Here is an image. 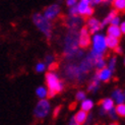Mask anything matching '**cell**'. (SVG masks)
Instances as JSON below:
<instances>
[{
  "instance_id": "1",
  "label": "cell",
  "mask_w": 125,
  "mask_h": 125,
  "mask_svg": "<svg viewBox=\"0 0 125 125\" xmlns=\"http://www.w3.org/2000/svg\"><path fill=\"white\" fill-rule=\"evenodd\" d=\"M79 52L78 47V32L74 30H69L64 45V55L67 59H72L76 57L77 53Z\"/></svg>"
},
{
  "instance_id": "2",
  "label": "cell",
  "mask_w": 125,
  "mask_h": 125,
  "mask_svg": "<svg viewBox=\"0 0 125 125\" xmlns=\"http://www.w3.org/2000/svg\"><path fill=\"white\" fill-rule=\"evenodd\" d=\"M46 83L48 86V97L53 98L56 94L61 93L64 89L63 82L59 78L58 74L54 71H49L46 74Z\"/></svg>"
},
{
  "instance_id": "3",
  "label": "cell",
  "mask_w": 125,
  "mask_h": 125,
  "mask_svg": "<svg viewBox=\"0 0 125 125\" xmlns=\"http://www.w3.org/2000/svg\"><path fill=\"white\" fill-rule=\"evenodd\" d=\"M33 21L36 24V27L45 35V37L48 40L51 39V36H52L51 21L46 20V18L43 16V14H41V13H35L33 15Z\"/></svg>"
},
{
  "instance_id": "4",
  "label": "cell",
  "mask_w": 125,
  "mask_h": 125,
  "mask_svg": "<svg viewBox=\"0 0 125 125\" xmlns=\"http://www.w3.org/2000/svg\"><path fill=\"white\" fill-rule=\"evenodd\" d=\"M64 74H65V77L68 80L78 82V83L83 82L84 77L86 76L85 74H83V71L80 70L78 64H74V63H68L67 65H65Z\"/></svg>"
},
{
  "instance_id": "5",
  "label": "cell",
  "mask_w": 125,
  "mask_h": 125,
  "mask_svg": "<svg viewBox=\"0 0 125 125\" xmlns=\"http://www.w3.org/2000/svg\"><path fill=\"white\" fill-rule=\"evenodd\" d=\"M107 49L106 46V38L101 34H96L93 38V49L91 54L94 57H104L105 51Z\"/></svg>"
},
{
  "instance_id": "6",
  "label": "cell",
  "mask_w": 125,
  "mask_h": 125,
  "mask_svg": "<svg viewBox=\"0 0 125 125\" xmlns=\"http://www.w3.org/2000/svg\"><path fill=\"white\" fill-rule=\"evenodd\" d=\"M50 103L48 100H41L38 102V104L36 105V108L34 110V115L36 118L38 119H43L48 116V114L50 113Z\"/></svg>"
},
{
  "instance_id": "7",
  "label": "cell",
  "mask_w": 125,
  "mask_h": 125,
  "mask_svg": "<svg viewBox=\"0 0 125 125\" xmlns=\"http://www.w3.org/2000/svg\"><path fill=\"white\" fill-rule=\"evenodd\" d=\"M76 9L78 15L87 16V17H91V15L94 12L93 6L90 4L89 0H82L78 4H76Z\"/></svg>"
},
{
  "instance_id": "8",
  "label": "cell",
  "mask_w": 125,
  "mask_h": 125,
  "mask_svg": "<svg viewBox=\"0 0 125 125\" xmlns=\"http://www.w3.org/2000/svg\"><path fill=\"white\" fill-rule=\"evenodd\" d=\"M60 12H61L60 6L58 4H52V5L48 6V7L44 10L43 16L45 17L46 20H48L49 21H51L60 15Z\"/></svg>"
},
{
  "instance_id": "9",
  "label": "cell",
  "mask_w": 125,
  "mask_h": 125,
  "mask_svg": "<svg viewBox=\"0 0 125 125\" xmlns=\"http://www.w3.org/2000/svg\"><path fill=\"white\" fill-rule=\"evenodd\" d=\"M91 44V37L86 27L80 28L78 32V47L80 48H87Z\"/></svg>"
},
{
  "instance_id": "10",
  "label": "cell",
  "mask_w": 125,
  "mask_h": 125,
  "mask_svg": "<svg viewBox=\"0 0 125 125\" xmlns=\"http://www.w3.org/2000/svg\"><path fill=\"white\" fill-rule=\"evenodd\" d=\"M87 31H89L90 35L94 34L96 35L100 30L102 29V24L100 22L97 18H90L89 21H87V27H86Z\"/></svg>"
},
{
  "instance_id": "11",
  "label": "cell",
  "mask_w": 125,
  "mask_h": 125,
  "mask_svg": "<svg viewBox=\"0 0 125 125\" xmlns=\"http://www.w3.org/2000/svg\"><path fill=\"white\" fill-rule=\"evenodd\" d=\"M83 22V20L82 17H79L78 15L76 16H69L67 18V26L70 30L77 31L78 28L82 27V24Z\"/></svg>"
},
{
  "instance_id": "12",
  "label": "cell",
  "mask_w": 125,
  "mask_h": 125,
  "mask_svg": "<svg viewBox=\"0 0 125 125\" xmlns=\"http://www.w3.org/2000/svg\"><path fill=\"white\" fill-rule=\"evenodd\" d=\"M96 75L99 79V82H108V80H110L112 77V71L105 67L103 69L99 70L96 73Z\"/></svg>"
},
{
  "instance_id": "13",
  "label": "cell",
  "mask_w": 125,
  "mask_h": 125,
  "mask_svg": "<svg viewBox=\"0 0 125 125\" xmlns=\"http://www.w3.org/2000/svg\"><path fill=\"white\" fill-rule=\"evenodd\" d=\"M114 109V101L112 99H104L101 102V113L105 114Z\"/></svg>"
},
{
  "instance_id": "14",
  "label": "cell",
  "mask_w": 125,
  "mask_h": 125,
  "mask_svg": "<svg viewBox=\"0 0 125 125\" xmlns=\"http://www.w3.org/2000/svg\"><path fill=\"white\" fill-rule=\"evenodd\" d=\"M107 34H108V37L115 38V39H119L122 35L119 27H116V26H109L107 30Z\"/></svg>"
},
{
  "instance_id": "15",
  "label": "cell",
  "mask_w": 125,
  "mask_h": 125,
  "mask_svg": "<svg viewBox=\"0 0 125 125\" xmlns=\"http://www.w3.org/2000/svg\"><path fill=\"white\" fill-rule=\"evenodd\" d=\"M87 113L86 112H84V111H78L77 113L75 114V116L73 117V119H74V121H75L78 125H82V124H84L85 123V121L87 120Z\"/></svg>"
},
{
  "instance_id": "16",
  "label": "cell",
  "mask_w": 125,
  "mask_h": 125,
  "mask_svg": "<svg viewBox=\"0 0 125 125\" xmlns=\"http://www.w3.org/2000/svg\"><path fill=\"white\" fill-rule=\"evenodd\" d=\"M113 100H115V102L119 105V104H124V100H125V96L123 91H121L120 89H116L113 92Z\"/></svg>"
},
{
  "instance_id": "17",
  "label": "cell",
  "mask_w": 125,
  "mask_h": 125,
  "mask_svg": "<svg viewBox=\"0 0 125 125\" xmlns=\"http://www.w3.org/2000/svg\"><path fill=\"white\" fill-rule=\"evenodd\" d=\"M106 46H107V48L115 50L118 46H119V39H115V38H111V37H107V38H106Z\"/></svg>"
},
{
  "instance_id": "18",
  "label": "cell",
  "mask_w": 125,
  "mask_h": 125,
  "mask_svg": "<svg viewBox=\"0 0 125 125\" xmlns=\"http://www.w3.org/2000/svg\"><path fill=\"white\" fill-rule=\"evenodd\" d=\"M80 107H82V111H84V112H89L93 109L94 107V102L92 101V100H89V99H85L83 101L82 105H80Z\"/></svg>"
},
{
  "instance_id": "19",
  "label": "cell",
  "mask_w": 125,
  "mask_h": 125,
  "mask_svg": "<svg viewBox=\"0 0 125 125\" xmlns=\"http://www.w3.org/2000/svg\"><path fill=\"white\" fill-rule=\"evenodd\" d=\"M117 16V11L116 10H111L110 12H109V14L105 17V20L103 21V22H101V24H102V28L104 27V26H106V24H108V23H110L111 21H112V20H113L114 17H116Z\"/></svg>"
},
{
  "instance_id": "20",
  "label": "cell",
  "mask_w": 125,
  "mask_h": 125,
  "mask_svg": "<svg viewBox=\"0 0 125 125\" xmlns=\"http://www.w3.org/2000/svg\"><path fill=\"white\" fill-rule=\"evenodd\" d=\"M36 94L41 100H45L48 97V91L46 87H44V86H39L38 89L36 90Z\"/></svg>"
},
{
  "instance_id": "21",
  "label": "cell",
  "mask_w": 125,
  "mask_h": 125,
  "mask_svg": "<svg viewBox=\"0 0 125 125\" xmlns=\"http://www.w3.org/2000/svg\"><path fill=\"white\" fill-rule=\"evenodd\" d=\"M98 89H99V79H98L97 75L95 74V76L93 77L89 87H87V90H89L90 92H96Z\"/></svg>"
},
{
  "instance_id": "22",
  "label": "cell",
  "mask_w": 125,
  "mask_h": 125,
  "mask_svg": "<svg viewBox=\"0 0 125 125\" xmlns=\"http://www.w3.org/2000/svg\"><path fill=\"white\" fill-rule=\"evenodd\" d=\"M94 66H96L98 69H103V68L106 67V61L104 59V57H98L95 59V62H94Z\"/></svg>"
},
{
  "instance_id": "23",
  "label": "cell",
  "mask_w": 125,
  "mask_h": 125,
  "mask_svg": "<svg viewBox=\"0 0 125 125\" xmlns=\"http://www.w3.org/2000/svg\"><path fill=\"white\" fill-rule=\"evenodd\" d=\"M113 6H114V10L122 11L125 8V1L124 0H115V1H113Z\"/></svg>"
},
{
  "instance_id": "24",
  "label": "cell",
  "mask_w": 125,
  "mask_h": 125,
  "mask_svg": "<svg viewBox=\"0 0 125 125\" xmlns=\"http://www.w3.org/2000/svg\"><path fill=\"white\" fill-rule=\"evenodd\" d=\"M45 65H48L50 69H54V67L56 66L54 56H52V55H48L47 56L46 60H45Z\"/></svg>"
},
{
  "instance_id": "25",
  "label": "cell",
  "mask_w": 125,
  "mask_h": 125,
  "mask_svg": "<svg viewBox=\"0 0 125 125\" xmlns=\"http://www.w3.org/2000/svg\"><path fill=\"white\" fill-rule=\"evenodd\" d=\"M115 112H116L117 115L124 116V115H125V105H124V104L117 105V107H116V109H115Z\"/></svg>"
},
{
  "instance_id": "26",
  "label": "cell",
  "mask_w": 125,
  "mask_h": 125,
  "mask_svg": "<svg viewBox=\"0 0 125 125\" xmlns=\"http://www.w3.org/2000/svg\"><path fill=\"white\" fill-rule=\"evenodd\" d=\"M115 65H116V58H115V57L110 58L109 63H108V69L113 72L114 69H115Z\"/></svg>"
},
{
  "instance_id": "27",
  "label": "cell",
  "mask_w": 125,
  "mask_h": 125,
  "mask_svg": "<svg viewBox=\"0 0 125 125\" xmlns=\"http://www.w3.org/2000/svg\"><path fill=\"white\" fill-rule=\"evenodd\" d=\"M76 100L77 101H83V100H85V93L83 92V91H79L76 93V96H75Z\"/></svg>"
},
{
  "instance_id": "28",
  "label": "cell",
  "mask_w": 125,
  "mask_h": 125,
  "mask_svg": "<svg viewBox=\"0 0 125 125\" xmlns=\"http://www.w3.org/2000/svg\"><path fill=\"white\" fill-rule=\"evenodd\" d=\"M45 69H46L45 63H42V62H40V63H38L36 65V71L37 72H43Z\"/></svg>"
},
{
  "instance_id": "29",
  "label": "cell",
  "mask_w": 125,
  "mask_h": 125,
  "mask_svg": "<svg viewBox=\"0 0 125 125\" xmlns=\"http://www.w3.org/2000/svg\"><path fill=\"white\" fill-rule=\"evenodd\" d=\"M121 23V21H120V17L119 16H116V17H114L113 20H112V21L110 22V26H116V27H119V24Z\"/></svg>"
},
{
  "instance_id": "30",
  "label": "cell",
  "mask_w": 125,
  "mask_h": 125,
  "mask_svg": "<svg viewBox=\"0 0 125 125\" xmlns=\"http://www.w3.org/2000/svg\"><path fill=\"white\" fill-rule=\"evenodd\" d=\"M77 14V9H76V5L73 6V7L69 8V16H76Z\"/></svg>"
},
{
  "instance_id": "31",
  "label": "cell",
  "mask_w": 125,
  "mask_h": 125,
  "mask_svg": "<svg viewBox=\"0 0 125 125\" xmlns=\"http://www.w3.org/2000/svg\"><path fill=\"white\" fill-rule=\"evenodd\" d=\"M66 3H67V5L69 6V7H73V6H75L76 5V1L75 0H68V1H66Z\"/></svg>"
},
{
  "instance_id": "32",
  "label": "cell",
  "mask_w": 125,
  "mask_h": 125,
  "mask_svg": "<svg viewBox=\"0 0 125 125\" xmlns=\"http://www.w3.org/2000/svg\"><path fill=\"white\" fill-rule=\"evenodd\" d=\"M108 113H109V115L111 116L112 119H116V118H117V114H116V112H115V109L111 110L110 112H108Z\"/></svg>"
},
{
  "instance_id": "33",
  "label": "cell",
  "mask_w": 125,
  "mask_h": 125,
  "mask_svg": "<svg viewBox=\"0 0 125 125\" xmlns=\"http://www.w3.org/2000/svg\"><path fill=\"white\" fill-rule=\"evenodd\" d=\"M119 29H120V31H121V33H124V32H125V22H124V21L119 24Z\"/></svg>"
},
{
  "instance_id": "34",
  "label": "cell",
  "mask_w": 125,
  "mask_h": 125,
  "mask_svg": "<svg viewBox=\"0 0 125 125\" xmlns=\"http://www.w3.org/2000/svg\"><path fill=\"white\" fill-rule=\"evenodd\" d=\"M60 109H61V107H57L54 110V114H53L54 117H57V115L59 114V112H60Z\"/></svg>"
},
{
  "instance_id": "35",
  "label": "cell",
  "mask_w": 125,
  "mask_h": 125,
  "mask_svg": "<svg viewBox=\"0 0 125 125\" xmlns=\"http://www.w3.org/2000/svg\"><path fill=\"white\" fill-rule=\"evenodd\" d=\"M69 125H78L75 121H74V119H73V118H72V119L70 120V122H69Z\"/></svg>"
},
{
  "instance_id": "36",
  "label": "cell",
  "mask_w": 125,
  "mask_h": 125,
  "mask_svg": "<svg viewBox=\"0 0 125 125\" xmlns=\"http://www.w3.org/2000/svg\"><path fill=\"white\" fill-rule=\"evenodd\" d=\"M115 51H116V52H117V53H119V54H120V53H121V52H122V49H121V48H120V47H119V46H118V47H117V48H116V49H115Z\"/></svg>"
},
{
  "instance_id": "37",
  "label": "cell",
  "mask_w": 125,
  "mask_h": 125,
  "mask_svg": "<svg viewBox=\"0 0 125 125\" xmlns=\"http://www.w3.org/2000/svg\"><path fill=\"white\" fill-rule=\"evenodd\" d=\"M111 125H118V124H117V123H112Z\"/></svg>"
}]
</instances>
